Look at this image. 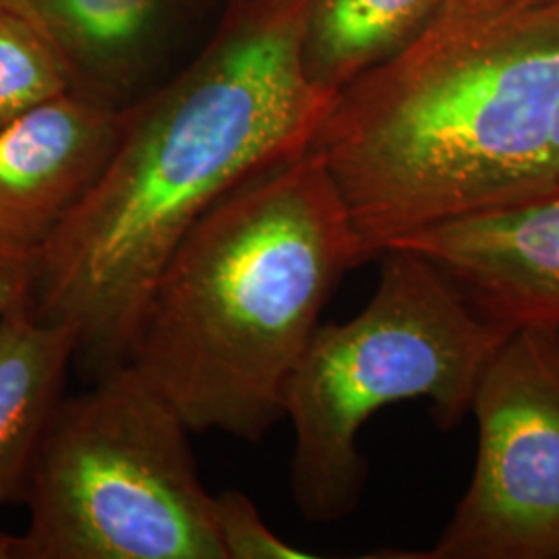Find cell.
I'll list each match as a JSON object with an SVG mask.
<instances>
[{
    "mask_svg": "<svg viewBox=\"0 0 559 559\" xmlns=\"http://www.w3.org/2000/svg\"><path fill=\"white\" fill-rule=\"evenodd\" d=\"M309 0H233L200 55L124 108L100 179L34 251V316L75 332L96 380L127 365L143 300L201 216L305 154L338 94L300 59Z\"/></svg>",
    "mask_w": 559,
    "mask_h": 559,
    "instance_id": "6da1fadb",
    "label": "cell"
},
{
    "mask_svg": "<svg viewBox=\"0 0 559 559\" xmlns=\"http://www.w3.org/2000/svg\"><path fill=\"white\" fill-rule=\"evenodd\" d=\"M360 265L400 239L559 180V0L440 9L340 90L309 147Z\"/></svg>",
    "mask_w": 559,
    "mask_h": 559,
    "instance_id": "7a4b0ae2",
    "label": "cell"
},
{
    "mask_svg": "<svg viewBox=\"0 0 559 559\" xmlns=\"http://www.w3.org/2000/svg\"><path fill=\"white\" fill-rule=\"evenodd\" d=\"M338 189L311 150L210 207L164 261L135 321L127 365L189 431L258 443L325 302L359 267Z\"/></svg>",
    "mask_w": 559,
    "mask_h": 559,
    "instance_id": "3957f363",
    "label": "cell"
},
{
    "mask_svg": "<svg viewBox=\"0 0 559 559\" xmlns=\"http://www.w3.org/2000/svg\"><path fill=\"white\" fill-rule=\"evenodd\" d=\"M380 261L365 309L318 325L284 392L295 429L290 491L309 522H338L359 508L369 477L359 448L367 420L390 404L425 399L441 429L459 427L485 367L512 334L417 253L394 247Z\"/></svg>",
    "mask_w": 559,
    "mask_h": 559,
    "instance_id": "277c9868",
    "label": "cell"
},
{
    "mask_svg": "<svg viewBox=\"0 0 559 559\" xmlns=\"http://www.w3.org/2000/svg\"><path fill=\"white\" fill-rule=\"evenodd\" d=\"M189 433L131 365L60 400L0 559H224Z\"/></svg>",
    "mask_w": 559,
    "mask_h": 559,
    "instance_id": "5b68a950",
    "label": "cell"
},
{
    "mask_svg": "<svg viewBox=\"0 0 559 559\" xmlns=\"http://www.w3.org/2000/svg\"><path fill=\"white\" fill-rule=\"evenodd\" d=\"M471 483L420 559H559V330H514L480 376Z\"/></svg>",
    "mask_w": 559,
    "mask_h": 559,
    "instance_id": "8992f818",
    "label": "cell"
},
{
    "mask_svg": "<svg viewBox=\"0 0 559 559\" xmlns=\"http://www.w3.org/2000/svg\"><path fill=\"white\" fill-rule=\"evenodd\" d=\"M433 263L483 318L559 330V180L519 200L400 239Z\"/></svg>",
    "mask_w": 559,
    "mask_h": 559,
    "instance_id": "52a82bcc",
    "label": "cell"
},
{
    "mask_svg": "<svg viewBox=\"0 0 559 559\" xmlns=\"http://www.w3.org/2000/svg\"><path fill=\"white\" fill-rule=\"evenodd\" d=\"M124 108L73 92L0 131V245L36 251L100 179Z\"/></svg>",
    "mask_w": 559,
    "mask_h": 559,
    "instance_id": "ba28073f",
    "label": "cell"
},
{
    "mask_svg": "<svg viewBox=\"0 0 559 559\" xmlns=\"http://www.w3.org/2000/svg\"><path fill=\"white\" fill-rule=\"evenodd\" d=\"M71 71V92L127 108L152 92L201 0H25Z\"/></svg>",
    "mask_w": 559,
    "mask_h": 559,
    "instance_id": "9c48e42d",
    "label": "cell"
},
{
    "mask_svg": "<svg viewBox=\"0 0 559 559\" xmlns=\"http://www.w3.org/2000/svg\"><path fill=\"white\" fill-rule=\"evenodd\" d=\"M75 357V332L38 320L29 300L0 318V506L23 501Z\"/></svg>",
    "mask_w": 559,
    "mask_h": 559,
    "instance_id": "30bf717a",
    "label": "cell"
},
{
    "mask_svg": "<svg viewBox=\"0 0 559 559\" xmlns=\"http://www.w3.org/2000/svg\"><path fill=\"white\" fill-rule=\"evenodd\" d=\"M443 0H309L300 59L307 78L338 94L399 55L440 13Z\"/></svg>",
    "mask_w": 559,
    "mask_h": 559,
    "instance_id": "8fae6325",
    "label": "cell"
},
{
    "mask_svg": "<svg viewBox=\"0 0 559 559\" xmlns=\"http://www.w3.org/2000/svg\"><path fill=\"white\" fill-rule=\"evenodd\" d=\"M71 92L59 44L25 0H0V131Z\"/></svg>",
    "mask_w": 559,
    "mask_h": 559,
    "instance_id": "7c38bea8",
    "label": "cell"
},
{
    "mask_svg": "<svg viewBox=\"0 0 559 559\" xmlns=\"http://www.w3.org/2000/svg\"><path fill=\"white\" fill-rule=\"evenodd\" d=\"M212 520L224 559L313 558L272 533L261 520L258 506L242 491L212 496Z\"/></svg>",
    "mask_w": 559,
    "mask_h": 559,
    "instance_id": "4fadbf2b",
    "label": "cell"
},
{
    "mask_svg": "<svg viewBox=\"0 0 559 559\" xmlns=\"http://www.w3.org/2000/svg\"><path fill=\"white\" fill-rule=\"evenodd\" d=\"M34 282V251L0 245V318L27 302Z\"/></svg>",
    "mask_w": 559,
    "mask_h": 559,
    "instance_id": "5bb4252c",
    "label": "cell"
},
{
    "mask_svg": "<svg viewBox=\"0 0 559 559\" xmlns=\"http://www.w3.org/2000/svg\"><path fill=\"white\" fill-rule=\"evenodd\" d=\"M524 2H537V0H443L441 9H498V7H514Z\"/></svg>",
    "mask_w": 559,
    "mask_h": 559,
    "instance_id": "9a60e30c",
    "label": "cell"
}]
</instances>
